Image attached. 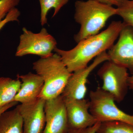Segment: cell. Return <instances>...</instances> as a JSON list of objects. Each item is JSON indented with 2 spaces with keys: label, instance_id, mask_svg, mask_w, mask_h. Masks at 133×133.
I'll use <instances>...</instances> for the list:
<instances>
[{
  "label": "cell",
  "instance_id": "cell-1",
  "mask_svg": "<svg viewBox=\"0 0 133 133\" xmlns=\"http://www.w3.org/2000/svg\"><path fill=\"white\" fill-rule=\"evenodd\" d=\"M124 25L123 22L114 21L106 29L80 41L72 49L64 50L57 48L54 51L72 73L87 67L92 59L109 50L114 44Z\"/></svg>",
  "mask_w": 133,
  "mask_h": 133
},
{
  "label": "cell",
  "instance_id": "cell-2",
  "mask_svg": "<svg viewBox=\"0 0 133 133\" xmlns=\"http://www.w3.org/2000/svg\"><path fill=\"white\" fill-rule=\"evenodd\" d=\"M75 7L74 19L81 26L74 36L77 43L100 33L108 19L117 15L116 8L94 0L77 1Z\"/></svg>",
  "mask_w": 133,
  "mask_h": 133
},
{
  "label": "cell",
  "instance_id": "cell-3",
  "mask_svg": "<svg viewBox=\"0 0 133 133\" xmlns=\"http://www.w3.org/2000/svg\"><path fill=\"white\" fill-rule=\"evenodd\" d=\"M33 69L42 78L44 86L38 98L52 99L62 95L72 73L57 53L41 58L33 63Z\"/></svg>",
  "mask_w": 133,
  "mask_h": 133
},
{
  "label": "cell",
  "instance_id": "cell-4",
  "mask_svg": "<svg viewBox=\"0 0 133 133\" xmlns=\"http://www.w3.org/2000/svg\"><path fill=\"white\" fill-rule=\"evenodd\" d=\"M90 111L99 122L120 121L133 126V115L126 113L116 106L113 96L98 87L90 93Z\"/></svg>",
  "mask_w": 133,
  "mask_h": 133
},
{
  "label": "cell",
  "instance_id": "cell-5",
  "mask_svg": "<svg viewBox=\"0 0 133 133\" xmlns=\"http://www.w3.org/2000/svg\"><path fill=\"white\" fill-rule=\"evenodd\" d=\"M22 30L23 33L20 36V42L16 52V56L33 55L45 58L53 55L52 51L57 48V42L46 29L43 28L37 33H33L25 28Z\"/></svg>",
  "mask_w": 133,
  "mask_h": 133
},
{
  "label": "cell",
  "instance_id": "cell-6",
  "mask_svg": "<svg viewBox=\"0 0 133 133\" xmlns=\"http://www.w3.org/2000/svg\"><path fill=\"white\" fill-rule=\"evenodd\" d=\"M97 75L102 81L101 88L111 94L115 102L124 100L129 89L127 69L107 60L99 69Z\"/></svg>",
  "mask_w": 133,
  "mask_h": 133
},
{
  "label": "cell",
  "instance_id": "cell-7",
  "mask_svg": "<svg viewBox=\"0 0 133 133\" xmlns=\"http://www.w3.org/2000/svg\"><path fill=\"white\" fill-rule=\"evenodd\" d=\"M107 60H109V58L105 51L95 58L90 65L72 73L62 94L63 97L84 99L87 92V84L89 75L96 67Z\"/></svg>",
  "mask_w": 133,
  "mask_h": 133
},
{
  "label": "cell",
  "instance_id": "cell-8",
  "mask_svg": "<svg viewBox=\"0 0 133 133\" xmlns=\"http://www.w3.org/2000/svg\"><path fill=\"white\" fill-rule=\"evenodd\" d=\"M109 60L133 73V27L124 25L115 44L107 52Z\"/></svg>",
  "mask_w": 133,
  "mask_h": 133
},
{
  "label": "cell",
  "instance_id": "cell-9",
  "mask_svg": "<svg viewBox=\"0 0 133 133\" xmlns=\"http://www.w3.org/2000/svg\"><path fill=\"white\" fill-rule=\"evenodd\" d=\"M63 98L69 130L87 128L98 122L90 111L89 101Z\"/></svg>",
  "mask_w": 133,
  "mask_h": 133
},
{
  "label": "cell",
  "instance_id": "cell-10",
  "mask_svg": "<svg viewBox=\"0 0 133 133\" xmlns=\"http://www.w3.org/2000/svg\"><path fill=\"white\" fill-rule=\"evenodd\" d=\"M45 124L43 133H68V120L62 95L45 100Z\"/></svg>",
  "mask_w": 133,
  "mask_h": 133
},
{
  "label": "cell",
  "instance_id": "cell-11",
  "mask_svg": "<svg viewBox=\"0 0 133 133\" xmlns=\"http://www.w3.org/2000/svg\"><path fill=\"white\" fill-rule=\"evenodd\" d=\"M45 102L38 98L34 102L16 107L22 118L24 133H43L45 124Z\"/></svg>",
  "mask_w": 133,
  "mask_h": 133
},
{
  "label": "cell",
  "instance_id": "cell-12",
  "mask_svg": "<svg viewBox=\"0 0 133 133\" xmlns=\"http://www.w3.org/2000/svg\"><path fill=\"white\" fill-rule=\"evenodd\" d=\"M17 77L21 80V84L14 101L25 104L36 100L43 87L42 78L36 73L31 72L24 75L17 74Z\"/></svg>",
  "mask_w": 133,
  "mask_h": 133
},
{
  "label": "cell",
  "instance_id": "cell-13",
  "mask_svg": "<svg viewBox=\"0 0 133 133\" xmlns=\"http://www.w3.org/2000/svg\"><path fill=\"white\" fill-rule=\"evenodd\" d=\"M0 133H24L23 121L17 107L0 116Z\"/></svg>",
  "mask_w": 133,
  "mask_h": 133
},
{
  "label": "cell",
  "instance_id": "cell-14",
  "mask_svg": "<svg viewBox=\"0 0 133 133\" xmlns=\"http://www.w3.org/2000/svg\"><path fill=\"white\" fill-rule=\"evenodd\" d=\"M21 84L18 77L16 79L6 77H0V107L14 102Z\"/></svg>",
  "mask_w": 133,
  "mask_h": 133
},
{
  "label": "cell",
  "instance_id": "cell-15",
  "mask_svg": "<svg viewBox=\"0 0 133 133\" xmlns=\"http://www.w3.org/2000/svg\"><path fill=\"white\" fill-rule=\"evenodd\" d=\"M69 0H39L41 6V23L43 26L48 23V12L54 9V13L52 17H54L60 9L69 2Z\"/></svg>",
  "mask_w": 133,
  "mask_h": 133
},
{
  "label": "cell",
  "instance_id": "cell-16",
  "mask_svg": "<svg viewBox=\"0 0 133 133\" xmlns=\"http://www.w3.org/2000/svg\"><path fill=\"white\" fill-rule=\"evenodd\" d=\"M97 133H133V126L120 121L101 123Z\"/></svg>",
  "mask_w": 133,
  "mask_h": 133
},
{
  "label": "cell",
  "instance_id": "cell-17",
  "mask_svg": "<svg viewBox=\"0 0 133 133\" xmlns=\"http://www.w3.org/2000/svg\"><path fill=\"white\" fill-rule=\"evenodd\" d=\"M116 9L117 15L122 18L124 24L133 27V0H124Z\"/></svg>",
  "mask_w": 133,
  "mask_h": 133
},
{
  "label": "cell",
  "instance_id": "cell-18",
  "mask_svg": "<svg viewBox=\"0 0 133 133\" xmlns=\"http://www.w3.org/2000/svg\"><path fill=\"white\" fill-rule=\"evenodd\" d=\"M21 0H0V22L6 17L9 12L16 8Z\"/></svg>",
  "mask_w": 133,
  "mask_h": 133
},
{
  "label": "cell",
  "instance_id": "cell-19",
  "mask_svg": "<svg viewBox=\"0 0 133 133\" xmlns=\"http://www.w3.org/2000/svg\"><path fill=\"white\" fill-rule=\"evenodd\" d=\"M21 15V12L18 9L15 8L10 10L6 17L0 22V30L8 23L10 22L19 21V17Z\"/></svg>",
  "mask_w": 133,
  "mask_h": 133
},
{
  "label": "cell",
  "instance_id": "cell-20",
  "mask_svg": "<svg viewBox=\"0 0 133 133\" xmlns=\"http://www.w3.org/2000/svg\"><path fill=\"white\" fill-rule=\"evenodd\" d=\"M101 122H98L91 127L77 130H69V133H97Z\"/></svg>",
  "mask_w": 133,
  "mask_h": 133
},
{
  "label": "cell",
  "instance_id": "cell-21",
  "mask_svg": "<svg viewBox=\"0 0 133 133\" xmlns=\"http://www.w3.org/2000/svg\"><path fill=\"white\" fill-rule=\"evenodd\" d=\"M101 3L106 4V5L112 6L115 5L116 6H118L121 5L124 0H94Z\"/></svg>",
  "mask_w": 133,
  "mask_h": 133
},
{
  "label": "cell",
  "instance_id": "cell-22",
  "mask_svg": "<svg viewBox=\"0 0 133 133\" xmlns=\"http://www.w3.org/2000/svg\"><path fill=\"white\" fill-rule=\"evenodd\" d=\"M17 103H18V102H16V101H14V102H12L8 104L5 105L4 106L0 107V116L4 112L7 111L9 109H10V108L13 107L16 105Z\"/></svg>",
  "mask_w": 133,
  "mask_h": 133
},
{
  "label": "cell",
  "instance_id": "cell-23",
  "mask_svg": "<svg viewBox=\"0 0 133 133\" xmlns=\"http://www.w3.org/2000/svg\"><path fill=\"white\" fill-rule=\"evenodd\" d=\"M129 88L133 92V73L129 77L128 80Z\"/></svg>",
  "mask_w": 133,
  "mask_h": 133
},
{
  "label": "cell",
  "instance_id": "cell-24",
  "mask_svg": "<svg viewBox=\"0 0 133 133\" xmlns=\"http://www.w3.org/2000/svg\"></svg>",
  "mask_w": 133,
  "mask_h": 133
}]
</instances>
